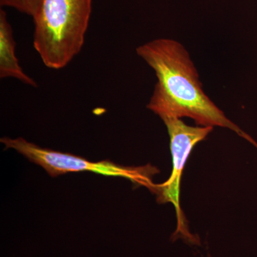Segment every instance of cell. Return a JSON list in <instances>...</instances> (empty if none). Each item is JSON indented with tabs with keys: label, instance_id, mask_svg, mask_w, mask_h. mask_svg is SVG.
<instances>
[{
	"label": "cell",
	"instance_id": "obj_4",
	"mask_svg": "<svg viewBox=\"0 0 257 257\" xmlns=\"http://www.w3.org/2000/svg\"><path fill=\"white\" fill-rule=\"evenodd\" d=\"M165 123L170 139L172 157V171L168 180L162 184H154L151 192L156 194L160 204L172 203L175 208L177 229L174 237H181L194 242V236L186 225L179 202L182 172L191 152L198 143L207 138L213 131L212 126H189L181 118L167 113L158 115Z\"/></svg>",
	"mask_w": 257,
	"mask_h": 257
},
{
	"label": "cell",
	"instance_id": "obj_2",
	"mask_svg": "<svg viewBox=\"0 0 257 257\" xmlns=\"http://www.w3.org/2000/svg\"><path fill=\"white\" fill-rule=\"evenodd\" d=\"M91 12L92 0H42L33 45L47 67L64 68L80 52Z\"/></svg>",
	"mask_w": 257,
	"mask_h": 257
},
{
	"label": "cell",
	"instance_id": "obj_6",
	"mask_svg": "<svg viewBox=\"0 0 257 257\" xmlns=\"http://www.w3.org/2000/svg\"><path fill=\"white\" fill-rule=\"evenodd\" d=\"M41 2L42 0H0V5L14 8L33 18L40 8Z\"/></svg>",
	"mask_w": 257,
	"mask_h": 257
},
{
	"label": "cell",
	"instance_id": "obj_3",
	"mask_svg": "<svg viewBox=\"0 0 257 257\" xmlns=\"http://www.w3.org/2000/svg\"><path fill=\"white\" fill-rule=\"evenodd\" d=\"M0 141L5 148L16 150L30 162L42 167L52 177L70 172H93L107 177L126 179L136 185L144 186L151 191L155 184L152 179L159 173L158 169L150 165L126 167L110 161L90 162L72 154L43 148L22 138H3Z\"/></svg>",
	"mask_w": 257,
	"mask_h": 257
},
{
	"label": "cell",
	"instance_id": "obj_7",
	"mask_svg": "<svg viewBox=\"0 0 257 257\" xmlns=\"http://www.w3.org/2000/svg\"><path fill=\"white\" fill-rule=\"evenodd\" d=\"M209 257H210V256H209Z\"/></svg>",
	"mask_w": 257,
	"mask_h": 257
},
{
	"label": "cell",
	"instance_id": "obj_5",
	"mask_svg": "<svg viewBox=\"0 0 257 257\" xmlns=\"http://www.w3.org/2000/svg\"><path fill=\"white\" fill-rule=\"evenodd\" d=\"M16 44L13 37V29L4 10H0V77L18 79L19 81L37 87L33 79L24 72L15 55Z\"/></svg>",
	"mask_w": 257,
	"mask_h": 257
},
{
	"label": "cell",
	"instance_id": "obj_1",
	"mask_svg": "<svg viewBox=\"0 0 257 257\" xmlns=\"http://www.w3.org/2000/svg\"><path fill=\"white\" fill-rule=\"evenodd\" d=\"M136 51L157 78L147 109L157 115L167 113L192 118L197 126L228 128L251 141L205 94L197 69L182 44L171 39H157L140 45Z\"/></svg>",
	"mask_w": 257,
	"mask_h": 257
}]
</instances>
